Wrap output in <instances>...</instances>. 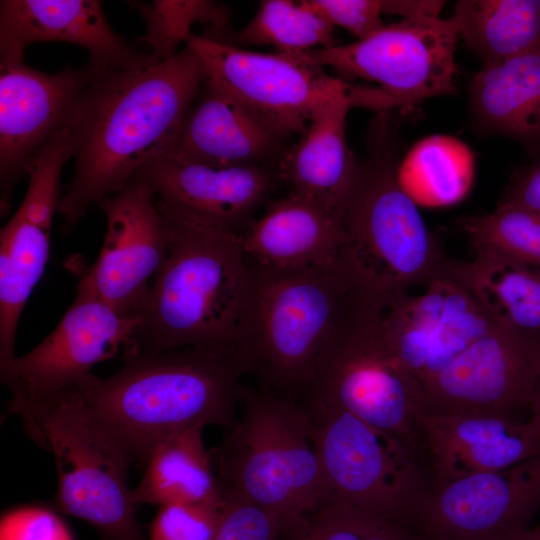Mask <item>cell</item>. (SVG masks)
Segmentation results:
<instances>
[{"instance_id":"cell-1","label":"cell","mask_w":540,"mask_h":540,"mask_svg":"<svg viewBox=\"0 0 540 540\" xmlns=\"http://www.w3.org/2000/svg\"><path fill=\"white\" fill-rule=\"evenodd\" d=\"M205 81L203 63L187 44L166 60L94 75L65 125L75 159L57 206L65 234L143 165L170 154Z\"/></svg>"},{"instance_id":"cell-2","label":"cell","mask_w":540,"mask_h":540,"mask_svg":"<svg viewBox=\"0 0 540 540\" xmlns=\"http://www.w3.org/2000/svg\"><path fill=\"white\" fill-rule=\"evenodd\" d=\"M249 262V261H248ZM232 353L261 388L298 399L333 344L383 309L382 290L345 248L330 269H275L250 263Z\"/></svg>"},{"instance_id":"cell-3","label":"cell","mask_w":540,"mask_h":540,"mask_svg":"<svg viewBox=\"0 0 540 540\" xmlns=\"http://www.w3.org/2000/svg\"><path fill=\"white\" fill-rule=\"evenodd\" d=\"M243 375L230 353L189 346L128 357L115 374H90L73 390L130 462L146 465L164 440L182 430L232 428Z\"/></svg>"},{"instance_id":"cell-4","label":"cell","mask_w":540,"mask_h":540,"mask_svg":"<svg viewBox=\"0 0 540 540\" xmlns=\"http://www.w3.org/2000/svg\"><path fill=\"white\" fill-rule=\"evenodd\" d=\"M161 212L171 223L172 243L135 314L139 322L124 359L189 346L233 355L250 281L239 237Z\"/></svg>"},{"instance_id":"cell-5","label":"cell","mask_w":540,"mask_h":540,"mask_svg":"<svg viewBox=\"0 0 540 540\" xmlns=\"http://www.w3.org/2000/svg\"><path fill=\"white\" fill-rule=\"evenodd\" d=\"M398 151L399 116L377 112L341 216L347 252L389 294L450 276L453 261L399 181Z\"/></svg>"},{"instance_id":"cell-6","label":"cell","mask_w":540,"mask_h":540,"mask_svg":"<svg viewBox=\"0 0 540 540\" xmlns=\"http://www.w3.org/2000/svg\"><path fill=\"white\" fill-rule=\"evenodd\" d=\"M239 406L219 447V481L225 496L273 514L285 531L332 499L305 412L297 399L244 386Z\"/></svg>"},{"instance_id":"cell-7","label":"cell","mask_w":540,"mask_h":540,"mask_svg":"<svg viewBox=\"0 0 540 540\" xmlns=\"http://www.w3.org/2000/svg\"><path fill=\"white\" fill-rule=\"evenodd\" d=\"M20 418L28 435L55 459L59 511L91 524L101 540H146L127 485L131 462L73 389Z\"/></svg>"},{"instance_id":"cell-8","label":"cell","mask_w":540,"mask_h":540,"mask_svg":"<svg viewBox=\"0 0 540 540\" xmlns=\"http://www.w3.org/2000/svg\"><path fill=\"white\" fill-rule=\"evenodd\" d=\"M297 400L332 498L406 521L432 486L418 454L347 411Z\"/></svg>"},{"instance_id":"cell-9","label":"cell","mask_w":540,"mask_h":540,"mask_svg":"<svg viewBox=\"0 0 540 540\" xmlns=\"http://www.w3.org/2000/svg\"><path fill=\"white\" fill-rule=\"evenodd\" d=\"M382 310L333 344L299 398L347 411L418 454L423 385L386 345L379 329Z\"/></svg>"},{"instance_id":"cell-10","label":"cell","mask_w":540,"mask_h":540,"mask_svg":"<svg viewBox=\"0 0 540 540\" xmlns=\"http://www.w3.org/2000/svg\"><path fill=\"white\" fill-rule=\"evenodd\" d=\"M458 37L452 18L403 19L356 42L305 52L343 81L360 78L379 84L375 88L392 110L407 112L428 98L456 92Z\"/></svg>"},{"instance_id":"cell-11","label":"cell","mask_w":540,"mask_h":540,"mask_svg":"<svg viewBox=\"0 0 540 540\" xmlns=\"http://www.w3.org/2000/svg\"><path fill=\"white\" fill-rule=\"evenodd\" d=\"M206 82L228 95L279 138L303 133L314 112L346 81L306 52L259 53L191 35Z\"/></svg>"},{"instance_id":"cell-12","label":"cell","mask_w":540,"mask_h":540,"mask_svg":"<svg viewBox=\"0 0 540 540\" xmlns=\"http://www.w3.org/2000/svg\"><path fill=\"white\" fill-rule=\"evenodd\" d=\"M102 301L76 295L55 329L34 349L0 366L11 413L22 414L73 389L99 362L123 354L138 324Z\"/></svg>"},{"instance_id":"cell-13","label":"cell","mask_w":540,"mask_h":540,"mask_svg":"<svg viewBox=\"0 0 540 540\" xmlns=\"http://www.w3.org/2000/svg\"><path fill=\"white\" fill-rule=\"evenodd\" d=\"M540 509V455L432 485L406 520L426 540H513Z\"/></svg>"},{"instance_id":"cell-14","label":"cell","mask_w":540,"mask_h":540,"mask_svg":"<svg viewBox=\"0 0 540 540\" xmlns=\"http://www.w3.org/2000/svg\"><path fill=\"white\" fill-rule=\"evenodd\" d=\"M142 181L131 182L99 205L107 230L96 261L82 271L76 295L93 297L124 317L135 316L164 264L173 239L169 219Z\"/></svg>"},{"instance_id":"cell-15","label":"cell","mask_w":540,"mask_h":540,"mask_svg":"<svg viewBox=\"0 0 540 540\" xmlns=\"http://www.w3.org/2000/svg\"><path fill=\"white\" fill-rule=\"evenodd\" d=\"M539 375L540 333L497 324L423 381V413L512 416L530 406Z\"/></svg>"},{"instance_id":"cell-16","label":"cell","mask_w":540,"mask_h":540,"mask_svg":"<svg viewBox=\"0 0 540 540\" xmlns=\"http://www.w3.org/2000/svg\"><path fill=\"white\" fill-rule=\"evenodd\" d=\"M70 157L73 146L63 127L34 155L24 199L0 231V366L16 357L18 322L45 270L60 174Z\"/></svg>"},{"instance_id":"cell-17","label":"cell","mask_w":540,"mask_h":540,"mask_svg":"<svg viewBox=\"0 0 540 540\" xmlns=\"http://www.w3.org/2000/svg\"><path fill=\"white\" fill-rule=\"evenodd\" d=\"M496 325L451 274L427 285L422 294H393L379 319L388 348L422 383Z\"/></svg>"},{"instance_id":"cell-18","label":"cell","mask_w":540,"mask_h":540,"mask_svg":"<svg viewBox=\"0 0 540 540\" xmlns=\"http://www.w3.org/2000/svg\"><path fill=\"white\" fill-rule=\"evenodd\" d=\"M95 73L86 65L49 74L24 63L0 64L1 215L39 149L67 124Z\"/></svg>"},{"instance_id":"cell-19","label":"cell","mask_w":540,"mask_h":540,"mask_svg":"<svg viewBox=\"0 0 540 540\" xmlns=\"http://www.w3.org/2000/svg\"><path fill=\"white\" fill-rule=\"evenodd\" d=\"M133 179L152 190L159 209L239 237L275 176L260 165L214 167L163 156L143 165Z\"/></svg>"},{"instance_id":"cell-20","label":"cell","mask_w":540,"mask_h":540,"mask_svg":"<svg viewBox=\"0 0 540 540\" xmlns=\"http://www.w3.org/2000/svg\"><path fill=\"white\" fill-rule=\"evenodd\" d=\"M60 41L85 48L87 67L96 74L130 70L160 61L117 35L96 0H2L0 64L23 63L25 50L38 42Z\"/></svg>"},{"instance_id":"cell-21","label":"cell","mask_w":540,"mask_h":540,"mask_svg":"<svg viewBox=\"0 0 540 540\" xmlns=\"http://www.w3.org/2000/svg\"><path fill=\"white\" fill-rule=\"evenodd\" d=\"M421 448L432 485L504 470L540 455V421L488 413L433 414L419 418Z\"/></svg>"},{"instance_id":"cell-22","label":"cell","mask_w":540,"mask_h":540,"mask_svg":"<svg viewBox=\"0 0 540 540\" xmlns=\"http://www.w3.org/2000/svg\"><path fill=\"white\" fill-rule=\"evenodd\" d=\"M348 82L314 112L299 141L280 159L277 177L290 192L341 220L359 162L347 144L345 120L353 103Z\"/></svg>"},{"instance_id":"cell-23","label":"cell","mask_w":540,"mask_h":540,"mask_svg":"<svg viewBox=\"0 0 540 540\" xmlns=\"http://www.w3.org/2000/svg\"><path fill=\"white\" fill-rule=\"evenodd\" d=\"M239 241L250 263L275 269L333 268L346 244L340 218L292 192L270 203Z\"/></svg>"},{"instance_id":"cell-24","label":"cell","mask_w":540,"mask_h":540,"mask_svg":"<svg viewBox=\"0 0 540 540\" xmlns=\"http://www.w3.org/2000/svg\"><path fill=\"white\" fill-rule=\"evenodd\" d=\"M280 139L205 81L166 157L214 167L259 165L277 154Z\"/></svg>"},{"instance_id":"cell-25","label":"cell","mask_w":540,"mask_h":540,"mask_svg":"<svg viewBox=\"0 0 540 540\" xmlns=\"http://www.w3.org/2000/svg\"><path fill=\"white\" fill-rule=\"evenodd\" d=\"M469 100L481 132L512 138L540 156V47L484 65Z\"/></svg>"},{"instance_id":"cell-26","label":"cell","mask_w":540,"mask_h":540,"mask_svg":"<svg viewBox=\"0 0 540 540\" xmlns=\"http://www.w3.org/2000/svg\"><path fill=\"white\" fill-rule=\"evenodd\" d=\"M203 429L196 426L182 430L155 449L141 481L132 490L136 505L225 503V493L205 448Z\"/></svg>"},{"instance_id":"cell-27","label":"cell","mask_w":540,"mask_h":540,"mask_svg":"<svg viewBox=\"0 0 540 540\" xmlns=\"http://www.w3.org/2000/svg\"><path fill=\"white\" fill-rule=\"evenodd\" d=\"M450 274L479 301L492 320L522 332L540 333V269L510 258L476 253L453 260Z\"/></svg>"},{"instance_id":"cell-28","label":"cell","mask_w":540,"mask_h":540,"mask_svg":"<svg viewBox=\"0 0 540 540\" xmlns=\"http://www.w3.org/2000/svg\"><path fill=\"white\" fill-rule=\"evenodd\" d=\"M452 19L484 65L540 47V0H460Z\"/></svg>"},{"instance_id":"cell-29","label":"cell","mask_w":540,"mask_h":540,"mask_svg":"<svg viewBox=\"0 0 540 540\" xmlns=\"http://www.w3.org/2000/svg\"><path fill=\"white\" fill-rule=\"evenodd\" d=\"M398 179L416 203L447 206L469 191L474 156L457 138L432 135L417 142L398 163Z\"/></svg>"},{"instance_id":"cell-30","label":"cell","mask_w":540,"mask_h":540,"mask_svg":"<svg viewBox=\"0 0 540 540\" xmlns=\"http://www.w3.org/2000/svg\"><path fill=\"white\" fill-rule=\"evenodd\" d=\"M129 5L143 18L146 26L139 39L146 42L159 60H166L178 51L181 42L193 35L191 27L203 23L207 30L204 38L230 44L229 12L213 1L203 0H153L128 1Z\"/></svg>"},{"instance_id":"cell-31","label":"cell","mask_w":540,"mask_h":540,"mask_svg":"<svg viewBox=\"0 0 540 540\" xmlns=\"http://www.w3.org/2000/svg\"><path fill=\"white\" fill-rule=\"evenodd\" d=\"M333 31L304 0H264L231 44L272 45L278 52L299 53L334 45Z\"/></svg>"},{"instance_id":"cell-32","label":"cell","mask_w":540,"mask_h":540,"mask_svg":"<svg viewBox=\"0 0 540 540\" xmlns=\"http://www.w3.org/2000/svg\"><path fill=\"white\" fill-rule=\"evenodd\" d=\"M476 253L501 255L540 269V215L498 203L492 213L458 221Z\"/></svg>"},{"instance_id":"cell-33","label":"cell","mask_w":540,"mask_h":540,"mask_svg":"<svg viewBox=\"0 0 540 540\" xmlns=\"http://www.w3.org/2000/svg\"><path fill=\"white\" fill-rule=\"evenodd\" d=\"M389 519L332 498L285 530L281 540H366Z\"/></svg>"},{"instance_id":"cell-34","label":"cell","mask_w":540,"mask_h":540,"mask_svg":"<svg viewBox=\"0 0 540 540\" xmlns=\"http://www.w3.org/2000/svg\"><path fill=\"white\" fill-rule=\"evenodd\" d=\"M224 504L161 506L151 523L147 540H213Z\"/></svg>"},{"instance_id":"cell-35","label":"cell","mask_w":540,"mask_h":540,"mask_svg":"<svg viewBox=\"0 0 540 540\" xmlns=\"http://www.w3.org/2000/svg\"><path fill=\"white\" fill-rule=\"evenodd\" d=\"M284 526L273 514L241 498L226 496L213 540H281Z\"/></svg>"},{"instance_id":"cell-36","label":"cell","mask_w":540,"mask_h":540,"mask_svg":"<svg viewBox=\"0 0 540 540\" xmlns=\"http://www.w3.org/2000/svg\"><path fill=\"white\" fill-rule=\"evenodd\" d=\"M333 27L340 26L358 40L381 29L382 0H304Z\"/></svg>"},{"instance_id":"cell-37","label":"cell","mask_w":540,"mask_h":540,"mask_svg":"<svg viewBox=\"0 0 540 540\" xmlns=\"http://www.w3.org/2000/svg\"><path fill=\"white\" fill-rule=\"evenodd\" d=\"M499 203L540 215V157L514 174Z\"/></svg>"},{"instance_id":"cell-38","label":"cell","mask_w":540,"mask_h":540,"mask_svg":"<svg viewBox=\"0 0 540 540\" xmlns=\"http://www.w3.org/2000/svg\"><path fill=\"white\" fill-rule=\"evenodd\" d=\"M444 3L430 0H383L382 12L400 15L403 19L439 17Z\"/></svg>"},{"instance_id":"cell-39","label":"cell","mask_w":540,"mask_h":540,"mask_svg":"<svg viewBox=\"0 0 540 540\" xmlns=\"http://www.w3.org/2000/svg\"><path fill=\"white\" fill-rule=\"evenodd\" d=\"M420 535L402 519H389L366 540H420Z\"/></svg>"},{"instance_id":"cell-40","label":"cell","mask_w":540,"mask_h":540,"mask_svg":"<svg viewBox=\"0 0 540 540\" xmlns=\"http://www.w3.org/2000/svg\"><path fill=\"white\" fill-rule=\"evenodd\" d=\"M529 408L532 413L531 416L540 421V375Z\"/></svg>"},{"instance_id":"cell-41","label":"cell","mask_w":540,"mask_h":540,"mask_svg":"<svg viewBox=\"0 0 540 540\" xmlns=\"http://www.w3.org/2000/svg\"><path fill=\"white\" fill-rule=\"evenodd\" d=\"M513 540H540V522L534 527L530 526Z\"/></svg>"},{"instance_id":"cell-42","label":"cell","mask_w":540,"mask_h":540,"mask_svg":"<svg viewBox=\"0 0 540 540\" xmlns=\"http://www.w3.org/2000/svg\"><path fill=\"white\" fill-rule=\"evenodd\" d=\"M420 537H421V536H420ZM420 540H426V539H424L423 537H421V539H420Z\"/></svg>"}]
</instances>
